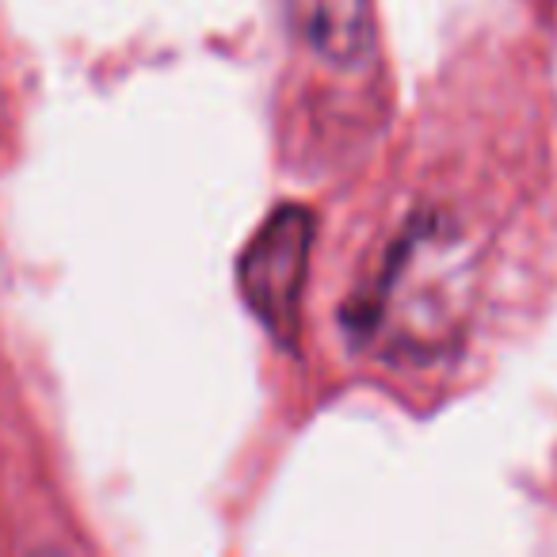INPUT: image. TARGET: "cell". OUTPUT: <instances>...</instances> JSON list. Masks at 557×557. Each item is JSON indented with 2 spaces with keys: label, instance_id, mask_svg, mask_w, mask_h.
Listing matches in <instances>:
<instances>
[{
  "label": "cell",
  "instance_id": "obj_1",
  "mask_svg": "<svg viewBox=\"0 0 557 557\" xmlns=\"http://www.w3.org/2000/svg\"><path fill=\"white\" fill-rule=\"evenodd\" d=\"M478 298V248L462 222L420 210L386 248L379 271L341 310L359 351L386 363L428 367L458 351Z\"/></svg>",
  "mask_w": 557,
  "mask_h": 557
},
{
  "label": "cell",
  "instance_id": "obj_2",
  "mask_svg": "<svg viewBox=\"0 0 557 557\" xmlns=\"http://www.w3.org/2000/svg\"><path fill=\"white\" fill-rule=\"evenodd\" d=\"M313 240H318V214L302 202H283L263 218L237 260V287L248 313L287 348L298 341L302 325Z\"/></svg>",
  "mask_w": 557,
  "mask_h": 557
},
{
  "label": "cell",
  "instance_id": "obj_3",
  "mask_svg": "<svg viewBox=\"0 0 557 557\" xmlns=\"http://www.w3.org/2000/svg\"><path fill=\"white\" fill-rule=\"evenodd\" d=\"M295 39L333 70H363L374 54V0H283Z\"/></svg>",
  "mask_w": 557,
  "mask_h": 557
}]
</instances>
